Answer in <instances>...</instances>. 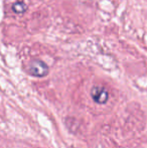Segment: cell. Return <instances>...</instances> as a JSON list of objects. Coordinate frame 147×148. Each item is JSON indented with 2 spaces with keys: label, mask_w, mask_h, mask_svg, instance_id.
I'll return each instance as SVG.
<instances>
[{
  "label": "cell",
  "mask_w": 147,
  "mask_h": 148,
  "mask_svg": "<svg viewBox=\"0 0 147 148\" xmlns=\"http://www.w3.org/2000/svg\"><path fill=\"white\" fill-rule=\"evenodd\" d=\"M27 71L31 76L41 78L49 74V66L40 60H34L28 64Z\"/></svg>",
  "instance_id": "1"
},
{
  "label": "cell",
  "mask_w": 147,
  "mask_h": 148,
  "mask_svg": "<svg viewBox=\"0 0 147 148\" xmlns=\"http://www.w3.org/2000/svg\"><path fill=\"white\" fill-rule=\"evenodd\" d=\"M93 100L98 104H105L109 99V93L104 87L95 86L91 91Z\"/></svg>",
  "instance_id": "2"
},
{
  "label": "cell",
  "mask_w": 147,
  "mask_h": 148,
  "mask_svg": "<svg viewBox=\"0 0 147 148\" xmlns=\"http://www.w3.org/2000/svg\"><path fill=\"white\" fill-rule=\"evenodd\" d=\"M26 9H27V6L23 2H16L12 5V10L15 13H23L26 11Z\"/></svg>",
  "instance_id": "3"
}]
</instances>
